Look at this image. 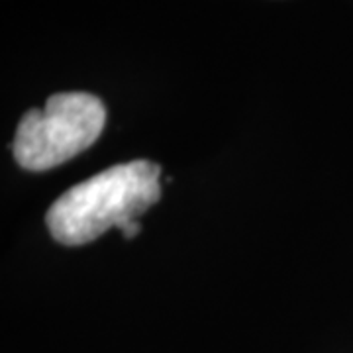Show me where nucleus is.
I'll return each instance as SVG.
<instances>
[{
	"label": "nucleus",
	"instance_id": "1",
	"mask_svg": "<svg viewBox=\"0 0 353 353\" xmlns=\"http://www.w3.org/2000/svg\"><path fill=\"white\" fill-rule=\"evenodd\" d=\"M161 167L148 159L114 165L67 189L50 206L46 224L53 240L83 245L110 228L138 220L161 199Z\"/></svg>",
	"mask_w": 353,
	"mask_h": 353
},
{
	"label": "nucleus",
	"instance_id": "2",
	"mask_svg": "<svg viewBox=\"0 0 353 353\" xmlns=\"http://www.w3.org/2000/svg\"><path fill=\"white\" fill-rule=\"evenodd\" d=\"M106 108L88 92H57L22 116L12 141L16 163L41 173L88 150L104 130Z\"/></svg>",
	"mask_w": 353,
	"mask_h": 353
},
{
	"label": "nucleus",
	"instance_id": "3",
	"mask_svg": "<svg viewBox=\"0 0 353 353\" xmlns=\"http://www.w3.org/2000/svg\"><path fill=\"white\" fill-rule=\"evenodd\" d=\"M139 230H141V224H139L138 220L128 222V224H124V226L120 228V232H122V236H124L126 240H134L139 234Z\"/></svg>",
	"mask_w": 353,
	"mask_h": 353
}]
</instances>
